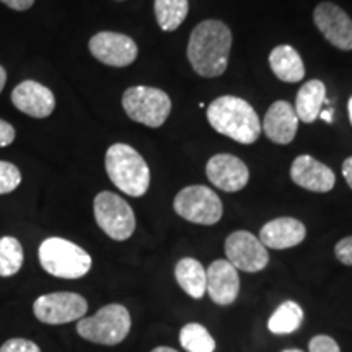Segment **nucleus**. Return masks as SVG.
<instances>
[{
    "mask_svg": "<svg viewBox=\"0 0 352 352\" xmlns=\"http://www.w3.org/2000/svg\"><path fill=\"white\" fill-rule=\"evenodd\" d=\"M230 47V28L223 21L204 20L189 36L188 59L201 77H219L227 70Z\"/></svg>",
    "mask_w": 352,
    "mask_h": 352,
    "instance_id": "nucleus-1",
    "label": "nucleus"
},
{
    "mask_svg": "<svg viewBox=\"0 0 352 352\" xmlns=\"http://www.w3.org/2000/svg\"><path fill=\"white\" fill-rule=\"evenodd\" d=\"M208 121L219 134L236 142L254 144L261 134V121L248 101L239 96H219L208 108Z\"/></svg>",
    "mask_w": 352,
    "mask_h": 352,
    "instance_id": "nucleus-2",
    "label": "nucleus"
},
{
    "mask_svg": "<svg viewBox=\"0 0 352 352\" xmlns=\"http://www.w3.org/2000/svg\"><path fill=\"white\" fill-rule=\"evenodd\" d=\"M104 166L114 186L127 196H144L151 186V170L147 162L131 145H111L107 152Z\"/></svg>",
    "mask_w": 352,
    "mask_h": 352,
    "instance_id": "nucleus-3",
    "label": "nucleus"
},
{
    "mask_svg": "<svg viewBox=\"0 0 352 352\" xmlns=\"http://www.w3.org/2000/svg\"><path fill=\"white\" fill-rule=\"evenodd\" d=\"M38 256L43 270L60 279H80L91 267V256L85 250L59 236L44 240Z\"/></svg>",
    "mask_w": 352,
    "mask_h": 352,
    "instance_id": "nucleus-4",
    "label": "nucleus"
},
{
    "mask_svg": "<svg viewBox=\"0 0 352 352\" xmlns=\"http://www.w3.org/2000/svg\"><path fill=\"white\" fill-rule=\"evenodd\" d=\"M131 331V315L120 303L100 308L94 316L78 320L77 333L83 340L103 346H116Z\"/></svg>",
    "mask_w": 352,
    "mask_h": 352,
    "instance_id": "nucleus-5",
    "label": "nucleus"
},
{
    "mask_svg": "<svg viewBox=\"0 0 352 352\" xmlns=\"http://www.w3.org/2000/svg\"><path fill=\"white\" fill-rule=\"evenodd\" d=\"M122 108L132 121L147 127L165 124L171 113V100L164 90L153 87H131L122 95Z\"/></svg>",
    "mask_w": 352,
    "mask_h": 352,
    "instance_id": "nucleus-6",
    "label": "nucleus"
},
{
    "mask_svg": "<svg viewBox=\"0 0 352 352\" xmlns=\"http://www.w3.org/2000/svg\"><path fill=\"white\" fill-rule=\"evenodd\" d=\"M173 208L179 217L199 226H214L223 214L220 197L202 184L183 188L175 197Z\"/></svg>",
    "mask_w": 352,
    "mask_h": 352,
    "instance_id": "nucleus-7",
    "label": "nucleus"
},
{
    "mask_svg": "<svg viewBox=\"0 0 352 352\" xmlns=\"http://www.w3.org/2000/svg\"><path fill=\"white\" fill-rule=\"evenodd\" d=\"M95 219L109 239L124 241L135 230V215L131 206L114 192L103 191L95 197Z\"/></svg>",
    "mask_w": 352,
    "mask_h": 352,
    "instance_id": "nucleus-8",
    "label": "nucleus"
},
{
    "mask_svg": "<svg viewBox=\"0 0 352 352\" xmlns=\"http://www.w3.org/2000/svg\"><path fill=\"white\" fill-rule=\"evenodd\" d=\"M85 298L74 292H54L38 297L33 303L34 316L44 324H65L78 321L87 314Z\"/></svg>",
    "mask_w": 352,
    "mask_h": 352,
    "instance_id": "nucleus-9",
    "label": "nucleus"
},
{
    "mask_svg": "<svg viewBox=\"0 0 352 352\" xmlns=\"http://www.w3.org/2000/svg\"><path fill=\"white\" fill-rule=\"evenodd\" d=\"M227 261L235 270L245 272H259L270 263L267 248L259 241L258 236L246 230L233 232L226 240Z\"/></svg>",
    "mask_w": 352,
    "mask_h": 352,
    "instance_id": "nucleus-10",
    "label": "nucleus"
},
{
    "mask_svg": "<svg viewBox=\"0 0 352 352\" xmlns=\"http://www.w3.org/2000/svg\"><path fill=\"white\" fill-rule=\"evenodd\" d=\"M90 52L100 63L111 67H126L138 57V44L121 33L101 32L90 39Z\"/></svg>",
    "mask_w": 352,
    "mask_h": 352,
    "instance_id": "nucleus-11",
    "label": "nucleus"
},
{
    "mask_svg": "<svg viewBox=\"0 0 352 352\" xmlns=\"http://www.w3.org/2000/svg\"><path fill=\"white\" fill-rule=\"evenodd\" d=\"M316 28L341 51H352V20L336 3L323 2L314 12Z\"/></svg>",
    "mask_w": 352,
    "mask_h": 352,
    "instance_id": "nucleus-12",
    "label": "nucleus"
},
{
    "mask_svg": "<svg viewBox=\"0 0 352 352\" xmlns=\"http://www.w3.org/2000/svg\"><path fill=\"white\" fill-rule=\"evenodd\" d=\"M208 179L215 188L226 192L241 191L250 179V171L239 157L230 153H219L208 162L206 166Z\"/></svg>",
    "mask_w": 352,
    "mask_h": 352,
    "instance_id": "nucleus-13",
    "label": "nucleus"
},
{
    "mask_svg": "<svg viewBox=\"0 0 352 352\" xmlns=\"http://www.w3.org/2000/svg\"><path fill=\"white\" fill-rule=\"evenodd\" d=\"M290 178L297 186L314 192H328L336 184L333 170L310 155H300L294 160Z\"/></svg>",
    "mask_w": 352,
    "mask_h": 352,
    "instance_id": "nucleus-14",
    "label": "nucleus"
},
{
    "mask_svg": "<svg viewBox=\"0 0 352 352\" xmlns=\"http://www.w3.org/2000/svg\"><path fill=\"white\" fill-rule=\"evenodd\" d=\"M208 289L206 292L217 305H230L236 300L240 292L239 270L232 266L227 259H217L206 270Z\"/></svg>",
    "mask_w": 352,
    "mask_h": 352,
    "instance_id": "nucleus-15",
    "label": "nucleus"
},
{
    "mask_svg": "<svg viewBox=\"0 0 352 352\" xmlns=\"http://www.w3.org/2000/svg\"><path fill=\"white\" fill-rule=\"evenodd\" d=\"M12 101L16 109L32 118H47L54 111L56 98L47 87L34 80H25L12 91Z\"/></svg>",
    "mask_w": 352,
    "mask_h": 352,
    "instance_id": "nucleus-16",
    "label": "nucleus"
},
{
    "mask_svg": "<svg viewBox=\"0 0 352 352\" xmlns=\"http://www.w3.org/2000/svg\"><path fill=\"white\" fill-rule=\"evenodd\" d=\"M261 129H264V134L274 144H290L296 139L298 129V118L296 109L287 101H276L267 109Z\"/></svg>",
    "mask_w": 352,
    "mask_h": 352,
    "instance_id": "nucleus-17",
    "label": "nucleus"
},
{
    "mask_svg": "<svg viewBox=\"0 0 352 352\" xmlns=\"http://www.w3.org/2000/svg\"><path fill=\"white\" fill-rule=\"evenodd\" d=\"M307 236V228L300 220L280 217L264 223L259 232V241L272 250H287L302 243Z\"/></svg>",
    "mask_w": 352,
    "mask_h": 352,
    "instance_id": "nucleus-18",
    "label": "nucleus"
},
{
    "mask_svg": "<svg viewBox=\"0 0 352 352\" xmlns=\"http://www.w3.org/2000/svg\"><path fill=\"white\" fill-rule=\"evenodd\" d=\"M270 65L279 80L297 83L305 77V65L298 52L289 44L277 46L270 54Z\"/></svg>",
    "mask_w": 352,
    "mask_h": 352,
    "instance_id": "nucleus-19",
    "label": "nucleus"
},
{
    "mask_svg": "<svg viewBox=\"0 0 352 352\" xmlns=\"http://www.w3.org/2000/svg\"><path fill=\"white\" fill-rule=\"evenodd\" d=\"M327 101V87L321 80H308L303 83V87L298 90L296 100V114L298 121L310 122L316 121L320 118L321 107Z\"/></svg>",
    "mask_w": 352,
    "mask_h": 352,
    "instance_id": "nucleus-20",
    "label": "nucleus"
},
{
    "mask_svg": "<svg viewBox=\"0 0 352 352\" xmlns=\"http://www.w3.org/2000/svg\"><path fill=\"white\" fill-rule=\"evenodd\" d=\"M176 283L192 298H202L208 289V276L204 266L195 258L179 259L175 267Z\"/></svg>",
    "mask_w": 352,
    "mask_h": 352,
    "instance_id": "nucleus-21",
    "label": "nucleus"
},
{
    "mask_svg": "<svg viewBox=\"0 0 352 352\" xmlns=\"http://www.w3.org/2000/svg\"><path fill=\"white\" fill-rule=\"evenodd\" d=\"M157 23L164 32H175L178 30L189 12L188 0H155Z\"/></svg>",
    "mask_w": 352,
    "mask_h": 352,
    "instance_id": "nucleus-22",
    "label": "nucleus"
},
{
    "mask_svg": "<svg viewBox=\"0 0 352 352\" xmlns=\"http://www.w3.org/2000/svg\"><path fill=\"white\" fill-rule=\"evenodd\" d=\"M303 321V310L297 302L287 300L280 303L277 310L267 321V328L274 334H290L294 333Z\"/></svg>",
    "mask_w": 352,
    "mask_h": 352,
    "instance_id": "nucleus-23",
    "label": "nucleus"
},
{
    "mask_svg": "<svg viewBox=\"0 0 352 352\" xmlns=\"http://www.w3.org/2000/svg\"><path fill=\"white\" fill-rule=\"evenodd\" d=\"M179 342L188 352H214L215 341L199 323H188L179 333Z\"/></svg>",
    "mask_w": 352,
    "mask_h": 352,
    "instance_id": "nucleus-24",
    "label": "nucleus"
},
{
    "mask_svg": "<svg viewBox=\"0 0 352 352\" xmlns=\"http://www.w3.org/2000/svg\"><path fill=\"white\" fill-rule=\"evenodd\" d=\"M23 264V248L13 236L0 239V277L15 276Z\"/></svg>",
    "mask_w": 352,
    "mask_h": 352,
    "instance_id": "nucleus-25",
    "label": "nucleus"
},
{
    "mask_svg": "<svg viewBox=\"0 0 352 352\" xmlns=\"http://www.w3.org/2000/svg\"><path fill=\"white\" fill-rule=\"evenodd\" d=\"M21 183V173L13 164L0 162V195H8Z\"/></svg>",
    "mask_w": 352,
    "mask_h": 352,
    "instance_id": "nucleus-26",
    "label": "nucleus"
},
{
    "mask_svg": "<svg viewBox=\"0 0 352 352\" xmlns=\"http://www.w3.org/2000/svg\"><path fill=\"white\" fill-rule=\"evenodd\" d=\"M0 352H41L36 342L23 340V338H12L0 347Z\"/></svg>",
    "mask_w": 352,
    "mask_h": 352,
    "instance_id": "nucleus-27",
    "label": "nucleus"
},
{
    "mask_svg": "<svg viewBox=\"0 0 352 352\" xmlns=\"http://www.w3.org/2000/svg\"><path fill=\"white\" fill-rule=\"evenodd\" d=\"M310 352H341L338 342L327 334H318V336L311 338L310 344H308Z\"/></svg>",
    "mask_w": 352,
    "mask_h": 352,
    "instance_id": "nucleus-28",
    "label": "nucleus"
},
{
    "mask_svg": "<svg viewBox=\"0 0 352 352\" xmlns=\"http://www.w3.org/2000/svg\"><path fill=\"white\" fill-rule=\"evenodd\" d=\"M334 254L346 266H352V235L340 240L334 246Z\"/></svg>",
    "mask_w": 352,
    "mask_h": 352,
    "instance_id": "nucleus-29",
    "label": "nucleus"
},
{
    "mask_svg": "<svg viewBox=\"0 0 352 352\" xmlns=\"http://www.w3.org/2000/svg\"><path fill=\"white\" fill-rule=\"evenodd\" d=\"M15 139V129L7 121L0 120V147H7Z\"/></svg>",
    "mask_w": 352,
    "mask_h": 352,
    "instance_id": "nucleus-30",
    "label": "nucleus"
},
{
    "mask_svg": "<svg viewBox=\"0 0 352 352\" xmlns=\"http://www.w3.org/2000/svg\"><path fill=\"white\" fill-rule=\"evenodd\" d=\"M0 2H3L7 7L13 8V10L23 12V10H28V8L33 6L34 0H0Z\"/></svg>",
    "mask_w": 352,
    "mask_h": 352,
    "instance_id": "nucleus-31",
    "label": "nucleus"
},
{
    "mask_svg": "<svg viewBox=\"0 0 352 352\" xmlns=\"http://www.w3.org/2000/svg\"><path fill=\"white\" fill-rule=\"evenodd\" d=\"M342 176H344L346 183L349 184V188L352 189V157L346 158L344 164H342Z\"/></svg>",
    "mask_w": 352,
    "mask_h": 352,
    "instance_id": "nucleus-32",
    "label": "nucleus"
},
{
    "mask_svg": "<svg viewBox=\"0 0 352 352\" xmlns=\"http://www.w3.org/2000/svg\"><path fill=\"white\" fill-rule=\"evenodd\" d=\"M6 82H7V72H6V69L0 65V91H2L3 87H6Z\"/></svg>",
    "mask_w": 352,
    "mask_h": 352,
    "instance_id": "nucleus-33",
    "label": "nucleus"
},
{
    "mask_svg": "<svg viewBox=\"0 0 352 352\" xmlns=\"http://www.w3.org/2000/svg\"><path fill=\"white\" fill-rule=\"evenodd\" d=\"M320 118L323 121H327V122H331L333 121V111L331 109H328V111H321L320 113Z\"/></svg>",
    "mask_w": 352,
    "mask_h": 352,
    "instance_id": "nucleus-34",
    "label": "nucleus"
},
{
    "mask_svg": "<svg viewBox=\"0 0 352 352\" xmlns=\"http://www.w3.org/2000/svg\"><path fill=\"white\" fill-rule=\"evenodd\" d=\"M152 352H178V351L171 349V347H165V346H162V347H155V349H153Z\"/></svg>",
    "mask_w": 352,
    "mask_h": 352,
    "instance_id": "nucleus-35",
    "label": "nucleus"
},
{
    "mask_svg": "<svg viewBox=\"0 0 352 352\" xmlns=\"http://www.w3.org/2000/svg\"><path fill=\"white\" fill-rule=\"evenodd\" d=\"M347 109H349V120H351V124H352V96L349 98V103H347Z\"/></svg>",
    "mask_w": 352,
    "mask_h": 352,
    "instance_id": "nucleus-36",
    "label": "nucleus"
},
{
    "mask_svg": "<svg viewBox=\"0 0 352 352\" xmlns=\"http://www.w3.org/2000/svg\"><path fill=\"white\" fill-rule=\"evenodd\" d=\"M283 352H303V351H298V349H287V351H283Z\"/></svg>",
    "mask_w": 352,
    "mask_h": 352,
    "instance_id": "nucleus-37",
    "label": "nucleus"
}]
</instances>
